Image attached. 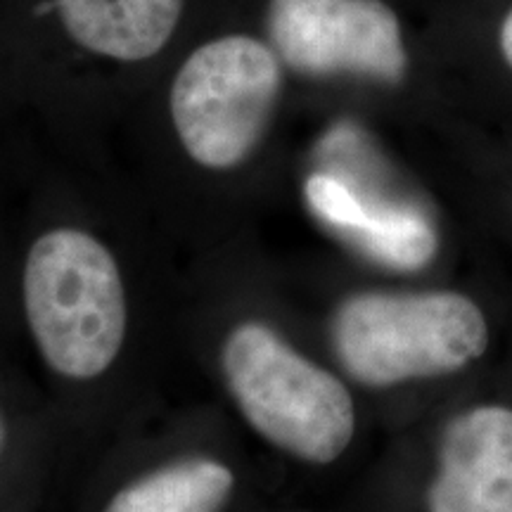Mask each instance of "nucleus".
I'll return each instance as SVG.
<instances>
[{
    "instance_id": "423d86ee",
    "label": "nucleus",
    "mask_w": 512,
    "mask_h": 512,
    "mask_svg": "<svg viewBox=\"0 0 512 512\" xmlns=\"http://www.w3.org/2000/svg\"><path fill=\"white\" fill-rule=\"evenodd\" d=\"M427 512H512V411L479 406L446 425Z\"/></svg>"
},
{
    "instance_id": "39448f33",
    "label": "nucleus",
    "mask_w": 512,
    "mask_h": 512,
    "mask_svg": "<svg viewBox=\"0 0 512 512\" xmlns=\"http://www.w3.org/2000/svg\"><path fill=\"white\" fill-rule=\"evenodd\" d=\"M268 34L275 55L309 76L396 83L408 67L401 22L382 0H271Z\"/></svg>"
},
{
    "instance_id": "20e7f679",
    "label": "nucleus",
    "mask_w": 512,
    "mask_h": 512,
    "mask_svg": "<svg viewBox=\"0 0 512 512\" xmlns=\"http://www.w3.org/2000/svg\"><path fill=\"white\" fill-rule=\"evenodd\" d=\"M280 86V57L252 36L197 48L171 86V119L185 152L207 169L245 162L264 138Z\"/></svg>"
},
{
    "instance_id": "6e6552de",
    "label": "nucleus",
    "mask_w": 512,
    "mask_h": 512,
    "mask_svg": "<svg viewBox=\"0 0 512 512\" xmlns=\"http://www.w3.org/2000/svg\"><path fill=\"white\" fill-rule=\"evenodd\" d=\"M79 46L114 60H147L166 46L183 0H55Z\"/></svg>"
},
{
    "instance_id": "0eeeda50",
    "label": "nucleus",
    "mask_w": 512,
    "mask_h": 512,
    "mask_svg": "<svg viewBox=\"0 0 512 512\" xmlns=\"http://www.w3.org/2000/svg\"><path fill=\"white\" fill-rule=\"evenodd\" d=\"M306 197L320 219L354 238L366 252L396 268H420L437 252V235L413 209L368 204L335 176L318 174Z\"/></svg>"
},
{
    "instance_id": "f03ea898",
    "label": "nucleus",
    "mask_w": 512,
    "mask_h": 512,
    "mask_svg": "<svg viewBox=\"0 0 512 512\" xmlns=\"http://www.w3.org/2000/svg\"><path fill=\"white\" fill-rule=\"evenodd\" d=\"M332 344L356 382L394 387L475 363L489 347V325L456 292H361L337 309Z\"/></svg>"
},
{
    "instance_id": "f257e3e1",
    "label": "nucleus",
    "mask_w": 512,
    "mask_h": 512,
    "mask_svg": "<svg viewBox=\"0 0 512 512\" xmlns=\"http://www.w3.org/2000/svg\"><path fill=\"white\" fill-rule=\"evenodd\" d=\"M24 311L43 361L69 380H93L126 337V292L110 249L76 228L41 235L24 264Z\"/></svg>"
},
{
    "instance_id": "1a4fd4ad",
    "label": "nucleus",
    "mask_w": 512,
    "mask_h": 512,
    "mask_svg": "<svg viewBox=\"0 0 512 512\" xmlns=\"http://www.w3.org/2000/svg\"><path fill=\"white\" fill-rule=\"evenodd\" d=\"M233 486V470L223 463L178 460L124 486L105 512H219Z\"/></svg>"
},
{
    "instance_id": "7ed1b4c3",
    "label": "nucleus",
    "mask_w": 512,
    "mask_h": 512,
    "mask_svg": "<svg viewBox=\"0 0 512 512\" xmlns=\"http://www.w3.org/2000/svg\"><path fill=\"white\" fill-rule=\"evenodd\" d=\"M221 366L245 420L273 446L316 465L347 451L356 432L349 389L268 325H238L223 344Z\"/></svg>"
},
{
    "instance_id": "9b49d317",
    "label": "nucleus",
    "mask_w": 512,
    "mask_h": 512,
    "mask_svg": "<svg viewBox=\"0 0 512 512\" xmlns=\"http://www.w3.org/2000/svg\"><path fill=\"white\" fill-rule=\"evenodd\" d=\"M5 420H3V415H0V451H3V444H5Z\"/></svg>"
},
{
    "instance_id": "9d476101",
    "label": "nucleus",
    "mask_w": 512,
    "mask_h": 512,
    "mask_svg": "<svg viewBox=\"0 0 512 512\" xmlns=\"http://www.w3.org/2000/svg\"><path fill=\"white\" fill-rule=\"evenodd\" d=\"M498 46H501L503 60L508 62V67L512 69V10L505 15L501 22V31H498Z\"/></svg>"
}]
</instances>
